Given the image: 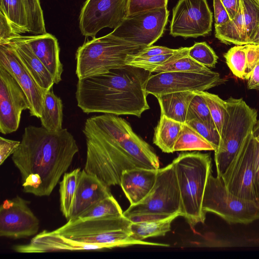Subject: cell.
I'll return each instance as SVG.
<instances>
[{
  "label": "cell",
  "instance_id": "obj_27",
  "mask_svg": "<svg viewBox=\"0 0 259 259\" xmlns=\"http://www.w3.org/2000/svg\"><path fill=\"white\" fill-rule=\"evenodd\" d=\"M63 103L61 98L56 96L53 88L44 95L41 115V126L50 131L62 129Z\"/></svg>",
  "mask_w": 259,
  "mask_h": 259
},
{
  "label": "cell",
  "instance_id": "obj_15",
  "mask_svg": "<svg viewBox=\"0 0 259 259\" xmlns=\"http://www.w3.org/2000/svg\"><path fill=\"white\" fill-rule=\"evenodd\" d=\"M254 140L252 134L220 176L229 192L242 199L259 202L254 186Z\"/></svg>",
  "mask_w": 259,
  "mask_h": 259
},
{
  "label": "cell",
  "instance_id": "obj_5",
  "mask_svg": "<svg viewBox=\"0 0 259 259\" xmlns=\"http://www.w3.org/2000/svg\"><path fill=\"white\" fill-rule=\"evenodd\" d=\"M131 222L123 214L86 220H74L68 221L53 231L70 240L101 245L105 249L134 245L169 246L135 239L129 230Z\"/></svg>",
  "mask_w": 259,
  "mask_h": 259
},
{
  "label": "cell",
  "instance_id": "obj_37",
  "mask_svg": "<svg viewBox=\"0 0 259 259\" xmlns=\"http://www.w3.org/2000/svg\"><path fill=\"white\" fill-rule=\"evenodd\" d=\"M247 39L250 41L259 26V4L255 0H240Z\"/></svg>",
  "mask_w": 259,
  "mask_h": 259
},
{
  "label": "cell",
  "instance_id": "obj_12",
  "mask_svg": "<svg viewBox=\"0 0 259 259\" xmlns=\"http://www.w3.org/2000/svg\"><path fill=\"white\" fill-rule=\"evenodd\" d=\"M219 73L204 74L171 71L151 75L145 85L147 94L156 96L179 92L205 91L223 83Z\"/></svg>",
  "mask_w": 259,
  "mask_h": 259
},
{
  "label": "cell",
  "instance_id": "obj_42",
  "mask_svg": "<svg viewBox=\"0 0 259 259\" xmlns=\"http://www.w3.org/2000/svg\"><path fill=\"white\" fill-rule=\"evenodd\" d=\"M6 16L0 11V44L9 42L12 39L20 36Z\"/></svg>",
  "mask_w": 259,
  "mask_h": 259
},
{
  "label": "cell",
  "instance_id": "obj_26",
  "mask_svg": "<svg viewBox=\"0 0 259 259\" xmlns=\"http://www.w3.org/2000/svg\"><path fill=\"white\" fill-rule=\"evenodd\" d=\"M183 123L161 114L154 129L153 142L165 153L174 152V146Z\"/></svg>",
  "mask_w": 259,
  "mask_h": 259
},
{
  "label": "cell",
  "instance_id": "obj_43",
  "mask_svg": "<svg viewBox=\"0 0 259 259\" xmlns=\"http://www.w3.org/2000/svg\"><path fill=\"white\" fill-rule=\"evenodd\" d=\"M259 63V45L247 44L245 79H247L254 67Z\"/></svg>",
  "mask_w": 259,
  "mask_h": 259
},
{
  "label": "cell",
  "instance_id": "obj_20",
  "mask_svg": "<svg viewBox=\"0 0 259 259\" xmlns=\"http://www.w3.org/2000/svg\"><path fill=\"white\" fill-rule=\"evenodd\" d=\"M110 187L84 169L80 171L68 221L73 220L104 198L111 195Z\"/></svg>",
  "mask_w": 259,
  "mask_h": 259
},
{
  "label": "cell",
  "instance_id": "obj_14",
  "mask_svg": "<svg viewBox=\"0 0 259 259\" xmlns=\"http://www.w3.org/2000/svg\"><path fill=\"white\" fill-rule=\"evenodd\" d=\"M127 0H87L80 11L81 34L95 38L104 28H116L126 17Z\"/></svg>",
  "mask_w": 259,
  "mask_h": 259
},
{
  "label": "cell",
  "instance_id": "obj_48",
  "mask_svg": "<svg viewBox=\"0 0 259 259\" xmlns=\"http://www.w3.org/2000/svg\"><path fill=\"white\" fill-rule=\"evenodd\" d=\"M247 80V88L259 91V63L252 70Z\"/></svg>",
  "mask_w": 259,
  "mask_h": 259
},
{
  "label": "cell",
  "instance_id": "obj_45",
  "mask_svg": "<svg viewBox=\"0 0 259 259\" xmlns=\"http://www.w3.org/2000/svg\"><path fill=\"white\" fill-rule=\"evenodd\" d=\"M182 49V48L172 49L162 46H151L143 49L133 56L136 58H145L163 54H174L178 53Z\"/></svg>",
  "mask_w": 259,
  "mask_h": 259
},
{
  "label": "cell",
  "instance_id": "obj_44",
  "mask_svg": "<svg viewBox=\"0 0 259 259\" xmlns=\"http://www.w3.org/2000/svg\"><path fill=\"white\" fill-rule=\"evenodd\" d=\"M21 142L0 137V165H2L20 146Z\"/></svg>",
  "mask_w": 259,
  "mask_h": 259
},
{
  "label": "cell",
  "instance_id": "obj_4",
  "mask_svg": "<svg viewBox=\"0 0 259 259\" xmlns=\"http://www.w3.org/2000/svg\"><path fill=\"white\" fill-rule=\"evenodd\" d=\"M172 163L181 194V216L193 228L205 220L202 201L208 178L212 172L211 158L208 153H182Z\"/></svg>",
  "mask_w": 259,
  "mask_h": 259
},
{
  "label": "cell",
  "instance_id": "obj_19",
  "mask_svg": "<svg viewBox=\"0 0 259 259\" xmlns=\"http://www.w3.org/2000/svg\"><path fill=\"white\" fill-rule=\"evenodd\" d=\"M13 249L19 253H45L54 251L100 250L101 245L75 241L46 230L36 235L25 244L14 245Z\"/></svg>",
  "mask_w": 259,
  "mask_h": 259
},
{
  "label": "cell",
  "instance_id": "obj_53",
  "mask_svg": "<svg viewBox=\"0 0 259 259\" xmlns=\"http://www.w3.org/2000/svg\"><path fill=\"white\" fill-rule=\"evenodd\" d=\"M255 1L259 4V0H255Z\"/></svg>",
  "mask_w": 259,
  "mask_h": 259
},
{
  "label": "cell",
  "instance_id": "obj_9",
  "mask_svg": "<svg viewBox=\"0 0 259 259\" xmlns=\"http://www.w3.org/2000/svg\"><path fill=\"white\" fill-rule=\"evenodd\" d=\"M202 210L212 212L229 224H248L259 219V202L242 199L228 191L221 176L209 174Z\"/></svg>",
  "mask_w": 259,
  "mask_h": 259
},
{
  "label": "cell",
  "instance_id": "obj_46",
  "mask_svg": "<svg viewBox=\"0 0 259 259\" xmlns=\"http://www.w3.org/2000/svg\"><path fill=\"white\" fill-rule=\"evenodd\" d=\"M214 25L223 24L231 19L230 15L221 0H213Z\"/></svg>",
  "mask_w": 259,
  "mask_h": 259
},
{
  "label": "cell",
  "instance_id": "obj_23",
  "mask_svg": "<svg viewBox=\"0 0 259 259\" xmlns=\"http://www.w3.org/2000/svg\"><path fill=\"white\" fill-rule=\"evenodd\" d=\"M20 57L37 83L46 92L55 83L53 76L20 36L9 42Z\"/></svg>",
  "mask_w": 259,
  "mask_h": 259
},
{
  "label": "cell",
  "instance_id": "obj_50",
  "mask_svg": "<svg viewBox=\"0 0 259 259\" xmlns=\"http://www.w3.org/2000/svg\"><path fill=\"white\" fill-rule=\"evenodd\" d=\"M249 44H253L255 45H259V26L255 31Z\"/></svg>",
  "mask_w": 259,
  "mask_h": 259
},
{
  "label": "cell",
  "instance_id": "obj_16",
  "mask_svg": "<svg viewBox=\"0 0 259 259\" xmlns=\"http://www.w3.org/2000/svg\"><path fill=\"white\" fill-rule=\"evenodd\" d=\"M29 201L17 196L5 200L0 207V236L20 239L35 235L39 221L28 206Z\"/></svg>",
  "mask_w": 259,
  "mask_h": 259
},
{
  "label": "cell",
  "instance_id": "obj_51",
  "mask_svg": "<svg viewBox=\"0 0 259 259\" xmlns=\"http://www.w3.org/2000/svg\"><path fill=\"white\" fill-rule=\"evenodd\" d=\"M252 134L254 137L259 136V120H257L255 122L253 128Z\"/></svg>",
  "mask_w": 259,
  "mask_h": 259
},
{
  "label": "cell",
  "instance_id": "obj_13",
  "mask_svg": "<svg viewBox=\"0 0 259 259\" xmlns=\"http://www.w3.org/2000/svg\"><path fill=\"white\" fill-rule=\"evenodd\" d=\"M212 13L207 0H179L172 10L170 34L185 38L205 36L212 29Z\"/></svg>",
  "mask_w": 259,
  "mask_h": 259
},
{
  "label": "cell",
  "instance_id": "obj_25",
  "mask_svg": "<svg viewBox=\"0 0 259 259\" xmlns=\"http://www.w3.org/2000/svg\"><path fill=\"white\" fill-rule=\"evenodd\" d=\"M215 36L222 42L231 45L249 44L243 17L242 6L234 18L221 25H214Z\"/></svg>",
  "mask_w": 259,
  "mask_h": 259
},
{
  "label": "cell",
  "instance_id": "obj_29",
  "mask_svg": "<svg viewBox=\"0 0 259 259\" xmlns=\"http://www.w3.org/2000/svg\"><path fill=\"white\" fill-rule=\"evenodd\" d=\"M174 152L183 151H214L213 146L194 128L183 123L174 146Z\"/></svg>",
  "mask_w": 259,
  "mask_h": 259
},
{
  "label": "cell",
  "instance_id": "obj_41",
  "mask_svg": "<svg viewBox=\"0 0 259 259\" xmlns=\"http://www.w3.org/2000/svg\"><path fill=\"white\" fill-rule=\"evenodd\" d=\"M168 0H127L126 16L149 10L167 7Z\"/></svg>",
  "mask_w": 259,
  "mask_h": 259
},
{
  "label": "cell",
  "instance_id": "obj_30",
  "mask_svg": "<svg viewBox=\"0 0 259 259\" xmlns=\"http://www.w3.org/2000/svg\"><path fill=\"white\" fill-rule=\"evenodd\" d=\"M80 171L79 168H77L69 172H65L60 183V209L67 221L70 217Z\"/></svg>",
  "mask_w": 259,
  "mask_h": 259
},
{
  "label": "cell",
  "instance_id": "obj_17",
  "mask_svg": "<svg viewBox=\"0 0 259 259\" xmlns=\"http://www.w3.org/2000/svg\"><path fill=\"white\" fill-rule=\"evenodd\" d=\"M27 96L16 80L0 67V132L10 134L19 127L22 112L29 110Z\"/></svg>",
  "mask_w": 259,
  "mask_h": 259
},
{
  "label": "cell",
  "instance_id": "obj_7",
  "mask_svg": "<svg viewBox=\"0 0 259 259\" xmlns=\"http://www.w3.org/2000/svg\"><path fill=\"white\" fill-rule=\"evenodd\" d=\"M220 134L219 145L214 151L217 176H221L252 135L257 121L256 109L242 99L230 97Z\"/></svg>",
  "mask_w": 259,
  "mask_h": 259
},
{
  "label": "cell",
  "instance_id": "obj_18",
  "mask_svg": "<svg viewBox=\"0 0 259 259\" xmlns=\"http://www.w3.org/2000/svg\"><path fill=\"white\" fill-rule=\"evenodd\" d=\"M0 67L6 70L23 90L30 103V115L40 118L46 92L34 79L9 42L0 44Z\"/></svg>",
  "mask_w": 259,
  "mask_h": 259
},
{
  "label": "cell",
  "instance_id": "obj_10",
  "mask_svg": "<svg viewBox=\"0 0 259 259\" xmlns=\"http://www.w3.org/2000/svg\"><path fill=\"white\" fill-rule=\"evenodd\" d=\"M86 120L117 142L146 168H160L159 158L153 149L133 131L124 119L116 115L104 114L92 116Z\"/></svg>",
  "mask_w": 259,
  "mask_h": 259
},
{
  "label": "cell",
  "instance_id": "obj_36",
  "mask_svg": "<svg viewBox=\"0 0 259 259\" xmlns=\"http://www.w3.org/2000/svg\"><path fill=\"white\" fill-rule=\"evenodd\" d=\"M204 98L220 135L227 112V103L218 95L205 91L198 92Z\"/></svg>",
  "mask_w": 259,
  "mask_h": 259
},
{
  "label": "cell",
  "instance_id": "obj_47",
  "mask_svg": "<svg viewBox=\"0 0 259 259\" xmlns=\"http://www.w3.org/2000/svg\"><path fill=\"white\" fill-rule=\"evenodd\" d=\"M253 168L254 186L256 197L259 201V142L255 138Z\"/></svg>",
  "mask_w": 259,
  "mask_h": 259
},
{
  "label": "cell",
  "instance_id": "obj_21",
  "mask_svg": "<svg viewBox=\"0 0 259 259\" xmlns=\"http://www.w3.org/2000/svg\"><path fill=\"white\" fill-rule=\"evenodd\" d=\"M20 37L28 45L50 72L55 83H59L62 80L63 66L60 59V48L57 39L47 32L33 35H20Z\"/></svg>",
  "mask_w": 259,
  "mask_h": 259
},
{
  "label": "cell",
  "instance_id": "obj_32",
  "mask_svg": "<svg viewBox=\"0 0 259 259\" xmlns=\"http://www.w3.org/2000/svg\"><path fill=\"white\" fill-rule=\"evenodd\" d=\"M189 48H182L177 53L163 54L145 58H136L131 56L126 61V65L142 68L152 73L158 66L170 62L188 54Z\"/></svg>",
  "mask_w": 259,
  "mask_h": 259
},
{
  "label": "cell",
  "instance_id": "obj_40",
  "mask_svg": "<svg viewBox=\"0 0 259 259\" xmlns=\"http://www.w3.org/2000/svg\"><path fill=\"white\" fill-rule=\"evenodd\" d=\"M185 123L209 142L214 148V151L217 150L220 141V135L217 128L208 125L196 117L189 118Z\"/></svg>",
  "mask_w": 259,
  "mask_h": 259
},
{
  "label": "cell",
  "instance_id": "obj_3",
  "mask_svg": "<svg viewBox=\"0 0 259 259\" xmlns=\"http://www.w3.org/2000/svg\"><path fill=\"white\" fill-rule=\"evenodd\" d=\"M82 132L87 144L84 170L108 187L120 185L122 172L136 167L145 168L117 142L87 120Z\"/></svg>",
  "mask_w": 259,
  "mask_h": 259
},
{
  "label": "cell",
  "instance_id": "obj_33",
  "mask_svg": "<svg viewBox=\"0 0 259 259\" xmlns=\"http://www.w3.org/2000/svg\"><path fill=\"white\" fill-rule=\"evenodd\" d=\"M122 214L123 211L119 204L111 195L101 200L74 220H86Z\"/></svg>",
  "mask_w": 259,
  "mask_h": 259
},
{
  "label": "cell",
  "instance_id": "obj_11",
  "mask_svg": "<svg viewBox=\"0 0 259 259\" xmlns=\"http://www.w3.org/2000/svg\"><path fill=\"white\" fill-rule=\"evenodd\" d=\"M168 16L167 7L136 13L126 16L110 33L126 41L148 47L162 35Z\"/></svg>",
  "mask_w": 259,
  "mask_h": 259
},
{
  "label": "cell",
  "instance_id": "obj_6",
  "mask_svg": "<svg viewBox=\"0 0 259 259\" xmlns=\"http://www.w3.org/2000/svg\"><path fill=\"white\" fill-rule=\"evenodd\" d=\"M146 47L122 40L110 33L93 38L76 51V74L79 79L123 67L131 56Z\"/></svg>",
  "mask_w": 259,
  "mask_h": 259
},
{
  "label": "cell",
  "instance_id": "obj_22",
  "mask_svg": "<svg viewBox=\"0 0 259 259\" xmlns=\"http://www.w3.org/2000/svg\"><path fill=\"white\" fill-rule=\"evenodd\" d=\"M158 169L136 167L123 171L120 185L131 205L142 201L153 188Z\"/></svg>",
  "mask_w": 259,
  "mask_h": 259
},
{
  "label": "cell",
  "instance_id": "obj_1",
  "mask_svg": "<svg viewBox=\"0 0 259 259\" xmlns=\"http://www.w3.org/2000/svg\"><path fill=\"white\" fill-rule=\"evenodd\" d=\"M78 150L66 128L53 132L42 126L26 127L12 156L21 175L23 191L39 197L50 195Z\"/></svg>",
  "mask_w": 259,
  "mask_h": 259
},
{
  "label": "cell",
  "instance_id": "obj_34",
  "mask_svg": "<svg viewBox=\"0 0 259 259\" xmlns=\"http://www.w3.org/2000/svg\"><path fill=\"white\" fill-rule=\"evenodd\" d=\"M179 71L208 74L213 71L193 60L188 55L157 67L152 72Z\"/></svg>",
  "mask_w": 259,
  "mask_h": 259
},
{
  "label": "cell",
  "instance_id": "obj_24",
  "mask_svg": "<svg viewBox=\"0 0 259 259\" xmlns=\"http://www.w3.org/2000/svg\"><path fill=\"white\" fill-rule=\"evenodd\" d=\"M195 92L185 91L156 96L161 114L182 123H185L190 102Z\"/></svg>",
  "mask_w": 259,
  "mask_h": 259
},
{
  "label": "cell",
  "instance_id": "obj_2",
  "mask_svg": "<svg viewBox=\"0 0 259 259\" xmlns=\"http://www.w3.org/2000/svg\"><path fill=\"white\" fill-rule=\"evenodd\" d=\"M151 72L126 65L108 72L79 79L75 97L85 113H103L140 117L150 108L146 82Z\"/></svg>",
  "mask_w": 259,
  "mask_h": 259
},
{
  "label": "cell",
  "instance_id": "obj_52",
  "mask_svg": "<svg viewBox=\"0 0 259 259\" xmlns=\"http://www.w3.org/2000/svg\"><path fill=\"white\" fill-rule=\"evenodd\" d=\"M256 140L259 142V136L255 137Z\"/></svg>",
  "mask_w": 259,
  "mask_h": 259
},
{
  "label": "cell",
  "instance_id": "obj_8",
  "mask_svg": "<svg viewBox=\"0 0 259 259\" xmlns=\"http://www.w3.org/2000/svg\"><path fill=\"white\" fill-rule=\"evenodd\" d=\"M182 202L173 163L159 168L155 184L139 203L130 205L123 212L132 222L156 220L177 213L181 216Z\"/></svg>",
  "mask_w": 259,
  "mask_h": 259
},
{
  "label": "cell",
  "instance_id": "obj_38",
  "mask_svg": "<svg viewBox=\"0 0 259 259\" xmlns=\"http://www.w3.org/2000/svg\"><path fill=\"white\" fill-rule=\"evenodd\" d=\"M193 117H197L208 125L216 128L206 101L198 92H195L190 102L186 121Z\"/></svg>",
  "mask_w": 259,
  "mask_h": 259
},
{
  "label": "cell",
  "instance_id": "obj_49",
  "mask_svg": "<svg viewBox=\"0 0 259 259\" xmlns=\"http://www.w3.org/2000/svg\"><path fill=\"white\" fill-rule=\"evenodd\" d=\"M227 10L231 19L237 14L240 4V0H221Z\"/></svg>",
  "mask_w": 259,
  "mask_h": 259
},
{
  "label": "cell",
  "instance_id": "obj_31",
  "mask_svg": "<svg viewBox=\"0 0 259 259\" xmlns=\"http://www.w3.org/2000/svg\"><path fill=\"white\" fill-rule=\"evenodd\" d=\"M0 11L8 19L18 33L28 32L27 19L21 0H0Z\"/></svg>",
  "mask_w": 259,
  "mask_h": 259
},
{
  "label": "cell",
  "instance_id": "obj_28",
  "mask_svg": "<svg viewBox=\"0 0 259 259\" xmlns=\"http://www.w3.org/2000/svg\"><path fill=\"white\" fill-rule=\"evenodd\" d=\"M179 216L181 215L177 213L163 219L131 222L129 230L132 236L139 240L163 236L170 230L172 222Z\"/></svg>",
  "mask_w": 259,
  "mask_h": 259
},
{
  "label": "cell",
  "instance_id": "obj_39",
  "mask_svg": "<svg viewBox=\"0 0 259 259\" xmlns=\"http://www.w3.org/2000/svg\"><path fill=\"white\" fill-rule=\"evenodd\" d=\"M188 56L199 64L208 68H213L218 57L205 42H196L189 48Z\"/></svg>",
  "mask_w": 259,
  "mask_h": 259
},
{
  "label": "cell",
  "instance_id": "obj_35",
  "mask_svg": "<svg viewBox=\"0 0 259 259\" xmlns=\"http://www.w3.org/2000/svg\"><path fill=\"white\" fill-rule=\"evenodd\" d=\"M247 45L233 47L224 55L226 62L233 74L242 79H245Z\"/></svg>",
  "mask_w": 259,
  "mask_h": 259
}]
</instances>
